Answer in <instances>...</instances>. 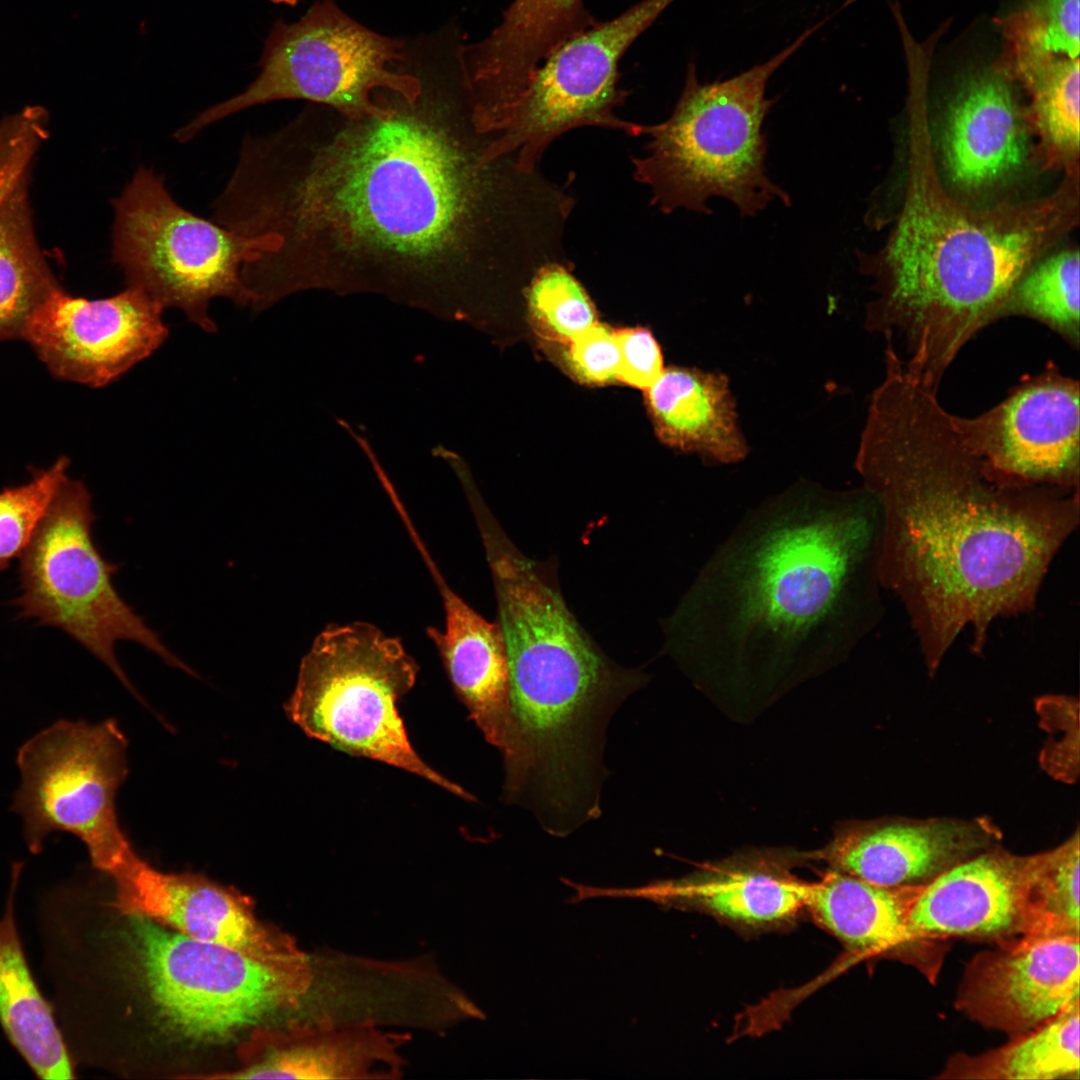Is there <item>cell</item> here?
<instances>
[{
	"instance_id": "cell-6",
	"label": "cell",
	"mask_w": 1080,
	"mask_h": 1080,
	"mask_svg": "<svg viewBox=\"0 0 1080 1080\" xmlns=\"http://www.w3.org/2000/svg\"><path fill=\"white\" fill-rule=\"evenodd\" d=\"M417 673L418 666L401 641L376 626L332 625L303 657L285 711L313 739L403 769L473 800L427 765L409 741L397 704L414 686Z\"/></svg>"
},
{
	"instance_id": "cell-3",
	"label": "cell",
	"mask_w": 1080,
	"mask_h": 1080,
	"mask_svg": "<svg viewBox=\"0 0 1080 1080\" xmlns=\"http://www.w3.org/2000/svg\"><path fill=\"white\" fill-rule=\"evenodd\" d=\"M880 512L863 486L799 480L747 512L662 621L702 681L774 685L842 659L880 615Z\"/></svg>"
},
{
	"instance_id": "cell-9",
	"label": "cell",
	"mask_w": 1080,
	"mask_h": 1080,
	"mask_svg": "<svg viewBox=\"0 0 1080 1080\" xmlns=\"http://www.w3.org/2000/svg\"><path fill=\"white\" fill-rule=\"evenodd\" d=\"M112 260L126 287L143 291L163 309L179 308L207 332L213 298L250 305L240 271L265 251L264 237L239 235L179 205L164 177L139 167L112 201Z\"/></svg>"
},
{
	"instance_id": "cell-14",
	"label": "cell",
	"mask_w": 1080,
	"mask_h": 1080,
	"mask_svg": "<svg viewBox=\"0 0 1080 1080\" xmlns=\"http://www.w3.org/2000/svg\"><path fill=\"white\" fill-rule=\"evenodd\" d=\"M163 311L133 287L97 300L58 289L29 318L22 336L55 375L98 387L162 345L169 334Z\"/></svg>"
},
{
	"instance_id": "cell-16",
	"label": "cell",
	"mask_w": 1080,
	"mask_h": 1080,
	"mask_svg": "<svg viewBox=\"0 0 1080 1080\" xmlns=\"http://www.w3.org/2000/svg\"><path fill=\"white\" fill-rule=\"evenodd\" d=\"M1079 938L1021 937L983 952L969 965L961 1010L1017 1037L1079 1003Z\"/></svg>"
},
{
	"instance_id": "cell-31",
	"label": "cell",
	"mask_w": 1080,
	"mask_h": 1080,
	"mask_svg": "<svg viewBox=\"0 0 1080 1080\" xmlns=\"http://www.w3.org/2000/svg\"><path fill=\"white\" fill-rule=\"evenodd\" d=\"M1079 265L1078 249L1038 260L1011 290L1000 318L1022 315L1038 320L1078 348Z\"/></svg>"
},
{
	"instance_id": "cell-36",
	"label": "cell",
	"mask_w": 1080,
	"mask_h": 1080,
	"mask_svg": "<svg viewBox=\"0 0 1080 1080\" xmlns=\"http://www.w3.org/2000/svg\"><path fill=\"white\" fill-rule=\"evenodd\" d=\"M558 347L563 367L578 382L606 385L617 381L620 357L614 329L597 322Z\"/></svg>"
},
{
	"instance_id": "cell-23",
	"label": "cell",
	"mask_w": 1080,
	"mask_h": 1080,
	"mask_svg": "<svg viewBox=\"0 0 1080 1080\" xmlns=\"http://www.w3.org/2000/svg\"><path fill=\"white\" fill-rule=\"evenodd\" d=\"M445 627L429 628L449 679L485 739L502 754L514 750L510 678L505 640L497 622H490L457 594L444 595Z\"/></svg>"
},
{
	"instance_id": "cell-24",
	"label": "cell",
	"mask_w": 1080,
	"mask_h": 1080,
	"mask_svg": "<svg viewBox=\"0 0 1080 1080\" xmlns=\"http://www.w3.org/2000/svg\"><path fill=\"white\" fill-rule=\"evenodd\" d=\"M644 392L655 434L663 444L712 464H734L748 455L727 375L672 366Z\"/></svg>"
},
{
	"instance_id": "cell-13",
	"label": "cell",
	"mask_w": 1080,
	"mask_h": 1080,
	"mask_svg": "<svg viewBox=\"0 0 1080 1080\" xmlns=\"http://www.w3.org/2000/svg\"><path fill=\"white\" fill-rule=\"evenodd\" d=\"M1080 387L1051 363L992 409L951 415L961 441L997 481L1079 489Z\"/></svg>"
},
{
	"instance_id": "cell-18",
	"label": "cell",
	"mask_w": 1080,
	"mask_h": 1080,
	"mask_svg": "<svg viewBox=\"0 0 1080 1080\" xmlns=\"http://www.w3.org/2000/svg\"><path fill=\"white\" fill-rule=\"evenodd\" d=\"M1028 857L986 849L922 885L908 912L911 940L973 936L1006 942L1019 935Z\"/></svg>"
},
{
	"instance_id": "cell-1",
	"label": "cell",
	"mask_w": 1080,
	"mask_h": 1080,
	"mask_svg": "<svg viewBox=\"0 0 1080 1080\" xmlns=\"http://www.w3.org/2000/svg\"><path fill=\"white\" fill-rule=\"evenodd\" d=\"M457 63L418 72L413 99L376 92L358 117L312 104L276 131L244 138L212 218L267 250L241 268L262 310L306 289L374 291L456 306L498 266L506 159L473 118Z\"/></svg>"
},
{
	"instance_id": "cell-19",
	"label": "cell",
	"mask_w": 1080,
	"mask_h": 1080,
	"mask_svg": "<svg viewBox=\"0 0 1080 1080\" xmlns=\"http://www.w3.org/2000/svg\"><path fill=\"white\" fill-rule=\"evenodd\" d=\"M998 67L968 75L948 107L942 134L943 162L951 182L981 192L1022 168L1028 147L1027 113Z\"/></svg>"
},
{
	"instance_id": "cell-34",
	"label": "cell",
	"mask_w": 1080,
	"mask_h": 1080,
	"mask_svg": "<svg viewBox=\"0 0 1080 1080\" xmlns=\"http://www.w3.org/2000/svg\"><path fill=\"white\" fill-rule=\"evenodd\" d=\"M68 466V460L61 457L48 469L34 472L29 482L0 491V572L29 544L55 493L68 478Z\"/></svg>"
},
{
	"instance_id": "cell-4",
	"label": "cell",
	"mask_w": 1080,
	"mask_h": 1080,
	"mask_svg": "<svg viewBox=\"0 0 1080 1080\" xmlns=\"http://www.w3.org/2000/svg\"><path fill=\"white\" fill-rule=\"evenodd\" d=\"M926 90L910 89L903 203L882 249L859 254L876 297L866 327L883 333L905 367L937 390L945 370L981 329L1000 319L1018 280L1079 223V168L1041 198L974 207L937 173Z\"/></svg>"
},
{
	"instance_id": "cell-39",
	"label": "cell",
	"mask_w": 1080,
	"mask_h": 1080,
	"mask_svg": "<svg viewBox=\"0 0 1080 1080\" xmlns=\"http://www.w3.org/2000/svg\"><path fill=\"white\" fill-rule=\"evenodd\" d=\"M269 1H271V2H273V3H278V4H287V5H292V6H294V5H296V4H297V3H298V2L300 1V0H269Z\"/></svg>"
},
{
	"instance_id": "cell-37",
	"label": "cell",
	"mask_w": 1080,
	"mask_h": 1080,
	"mask_svg": "<svg viewBox=\"0 0 1080 1080\" xmlns=\"http://www.w3.org/2000/svg\"><path fill=\"white\" fill-rule=\"evenodd\" d=\"M43 111L29 108L0 125V208L25 178L31 160L46 138Z\"/></svg>"
},
{
	"instance_id": "cell-12",
	"label": "cell",
	"mask_w": 1080,
	"mask_h": 1080,
	"mask_svg": "<svg viewBox=\"0 0 1080 1080\" xmlns=\"http://www.w3.org/2000/svg\"><path fill=\"white\" fill-rule=\"evenodd\" d=\"M674 1H638L558 46L490 126L491 156L501 159L515 154L516 170L530 174L551 141L573 128L599 126L631 136L644 134V125L615 114L627 97L618 85L619 63L632 43Z\"/></svg>"
},
{
	"instance_id": "cell-26",
	"label": "cell",
	"mask_w": 1080,
	"mask_h": 1080,
	"mask_svg": "<svg viewBox=\"0 0 1080 1080\" xmlns=\"http://www.w3.org/2000/svg\"><path fill=\"white\" fill-rule=\"evenodd\" d=\"M921 886L884 887L832 870L808 883L805 906L850 949L863 955L888 953L914 943L907 918Z\"/></svg>"
},
{
	"instance_id": "cell-29",
	"label": "cell",
	"mask_w": 1080,
	"mask_h": 1080,
	"mask_svg": "<svg viewBox=\"0 0 1080 1080\" xmlns=\"http://www.w3.org/2000/svg\"><path fill=\"white\" fill-rule=\"evenodd\" d=\"M1079 58L1056 59L1018 77L1031 102L1027 117L1048 167L1079 166Z\"/></svg>"
},
{
	"instance_id": "cell-27",
	"label": "cell",
	"mask_w": 1080,
	"mask_h": 1080,
	"mask_svg": "<svg viewBox=\"0 0 1080 1080\" xmlns=\"http://www.w3.org/2000/svg\"><path fill=\"white\" fill-rule=\"evenodd\" d=\"M1079 1003L1011 1043L979 1056H957L941 1077L1079 1079Z\"/></svg>"
},
{
	"instance_id": "cell-2",
	"label": "cell",
	"mask_w": 1080,
	"mask_h": 1080,
	"mask_svg": "<svg viewBox=\"0 0 1080 1080\" xmlns=\"http://www.w3.org/2000/svg\"><path fill=\"white\" fill-rule=\"evenodd\" d=\"M937 390L885 352L855 468L880 512L878 579L897 596L929 675L966 628L1034 609L1080 520L1079 489L997 481L961 441Z\"/></svg>"
},
{
	"instance_id": "cell-15",
	"label": "cell",
	"mask_w": 1080,
	"mask_h": 1080,
	"mask_svg": "<svg viewBox=\"0 0 1080 1080\" xmlns=\"http://www.w3.org/2000/svg\"><path fill=\"white\" fill-rule=\"evenodd\" d=\"M111 879V906L121 915L148 918L268 963L310 960L291 936L258 920L247 899L201 875L164 873L136 855Z\"/></svg>"
},
{
	"instance_id": "cell-22",
	"label": "cell",
	"mask_w": 1080,
	"mask_h": 1080,
	"mask_svg": "<svg viewBox=\"0 0 1080 1080\" xmlns=\"http://www.w3.org/2000/svg\"><path fill=\"white\" fill-rule=\"evenodd\" d=\"M785 864L778 856L750 855L682 879L641 888L600 889V894L695 906L730 921L764 925L791 918L805 907L808 883L789 872Z\"/></svg>"
},
{
	"instance_id": "cell-30",
	"label": "cell",
	"mask_w": 1080,
	"mask_h": 1080,
	"mask_svg": "<svg viewBox=\"0 0 1080 1080\" xmlns=\"http://www.w3.org/2000/svg\"><path fill=\"white\" fill-rule=\"evenodd\" d=\"M1079 833L1028 857L1022 937L1079 938Z\"/></svg>"
},
{
	"instance_id": "cell-28",
	"label": "cell",
	"mask_w": 1080,
	"mask_h": 1080,
	"mask_svg": "<svg viewBox=\"0 0 1080 1080\" xmlns=\"http://www.w3.org/2000/svg\"><path fill=\"white\" fill-rule=\"evenodd\" d=\"M25 178L0 208V339L22 336L33 313L58 289L37 246Z\"/></svg>"
},
{
	"instance_id": "cell-25",
	"label": "cell",
	"mask_w": 1080,
	"mask_h": 1080,
	"mask_svg": "<svg viewBox=\"0 0 1080 1080\" xmlns=\"http://www.w3.org/2000/svg\"><path fill=\"white\" fill-rule=\"evenodd\" d=\"M22 867L13 864L0 916V1026L37 1077L71 1079L74 1067L62 1030L38 988L20 940L15 902Z\"/></svg>"
},
{
	"instance_id": "cell-20",
	"label": "cell",
	"mask_w": 1080,
	"mask_h": 1080,
	"mask_svg": "<svg viewBox=\"0 0 1080 1080\" xmlns=\"http://www.w3.org/2000/svg\"><path fill=\"white\" fill-rule=\"evenodd\" d=\"M267 1051L238 1071L209 1079H398L406 1063L400 1053L409 1041L370 1020L338 1024L322 1020L270 1036Z\"/></svg>"
},
{
	"instance_id": "cell-35",
	"label": "cell",
	"mask_w": 1080,
	"mask_h": 1080,
	"mask_svg": "<svg viewBox=\"0 0 1080 1080\" xmlns=\"http://www.w3.org/2000/svg\"><path fill=\"white\" fill-rule=\"evenodd\" d=\"M1041 726L1050 738L1040 763L1051 776L1073 783L1079 773L1078 701L1067 696L1041 697L1036 703Z\"/></svg>"
},
{
	"instance_id": "cell-33",
	"label": "cell",
	"mask_w": 1080,
	"mask_h": 1080,
	"mask_svg": "<svg viewBox=\"0 0 1080 1080\" xmlns=\"http://www.w3.org/2000/svg\"><path fill=\"white\" fill-rule=\"evenodd\" d=\"M526 299L532 329L550 344L564 345L598 322L595 306L583 286L557 263L537 270Z\"/></svg>"
},
{
	"instance_id": "cell-7",
	"label": "cell",
	"mask_w": 1080,
	"mask_h": 1080,
	"mask_svg": "<svg viewBox=\"0 0 1080 1080\" xmlns=\"http://www.w3.org/2000/svg\"><path fill=\"white\" fill-rule=\"evenodd\" d=\"M86 486L68 478L55 493L21 554L18 616L57 627L105 664L137 699L115 654L118 641H133L165 662L195 675L122 599L113 584L119 565L108 562L92 536L96 520Z\"/></svg>"
},
{
	"instance_id": "cell-10",
	"label": "cell",
	"mask_w": 1080,
	"mask_h": 1080,
	"mask_svg": "<svg viewBox=\"0 0 1080 1080\" xmlns=\"http://www.w3.org/2000/svg\"><path fill=\"white\" fill-rule=\"evenodd\" d=\"M404 59V42L364 27L332 0L318 1L297 22L274 24L260 73L243 92L199 113L173 137L188 142L238 111L285 99L307 100L349 117L373 113L380 89L410 99L421 92L418 72L391 70L393 62Z\"/></svg>"
},
{
	"instance_id": "cell-8",
	"label": "cell",
	"mask_w": 1080,
	"mask_h": 1080,
	"mask_svg": "<svg viewBox=\"0 0 1080 1080\" xmlns=\"http://www.w3.org/2000/svg\"><path fill=\"white\" fill-rule=\"evenodd\" d=\"M128 918L145 989L165 1023L185 1038L232 1039L297 1009L312 987L311 961L268 963L148 918Z\"/></svg>"
},
{
	"instance_id": "cell-32",
	"label": "cell",
	"mask_w": 1080,
	"mask_h": 1080,
	"mask_svg": "<svg viewBox=\"0 0 1080 1080\" xmlns=\"http://www.w3.org/2000/svg\"><path fill=\"white\" fill-rule=\"evenodd\" d=\"M1079 8V0H1031L1009 16L1004 30L1010 64L1002 66L1008 76L1056 59H1078Z\"/></svg>"
},
{
	"instance_id": "cell-11",
	"label": "cell",
	"mask_w": 1080,
	"mask_h": 1080,
	"mask_svg": "<svg viewBox=\"0 0 1080 1080\" xmlns=\"http://www.w3.org/2000/svg\"><path fill=\"white\" fill-rule=\"evenodd\" d=\"M127 740L116 721L59 720L18 750L21 785L12 810L23 819L28 849L38 854L54 832L82 841L108 877L137 853L118 822L115 797L128 774Z\"/></svg>"
},
{
	"instance_id": "cell-21",
	"label": "cell",
	"mask_w": 1080,
	"mask_h": 1080,
	"mask_svg": "<svg viewBox=\"0 0 1080 1080\" xmlns=\"http://www.w3.org/2000/svg\"><path fill=\"white\" fill-rule=\"evenodd\" d=\"M596 22L584 0H513L485 39L462 48L473 89L491 104L511 103L551 52Z\"/></svg>"
},
{
	"instance_id": "cell-17",
	"label": "cell",
	"mask_w": 1080,
	"mask_h": 1080,
	"mask_svg": "<svg viewBox=\"0 0 1080 1080\" xmlns=\"http://www.w3.org/2000/svg\"><path fill=\"white\" fill-rule=\"evenodd\" d=\"M997 832L984 819L856 822L842 826L816 855L833 870L876 885H924L986 850Z\"/></svg>"
},
{
	"instance_id": "cell-5",
	"label": "cell",
	"mask_w": 1080,
	"mask_h": 1080,
	"mask_svg": "<svg viewBox=\"0 0 1080 1080\" xmlns=\"http://www.w3.org/2000/svg\"><path fill=\"white\" fill-rule=\"evenodd\" d=\"M830 17L804 31L767 61L729 79L701 83L694 63L671 116L645 126L647 154L633 158L634 176L652 192L663 213L685 209L711 215L712 198L731 202L740 217H755L791 197L768 174L763 131L776 98L766 97L772 75Z\"/></svg>"
},
{
	"instance_id": "cell-38",
	"label": "cell",
	"mask_w": 1080,
	"mask_h": 1080,
	"mask_svg": "<svg viewBox=\"0 0 1080 1080\" xmlns=\"http://www.w3.org/2000/svg\"><path fill=\"white\" fill-rule=\"evenodd\" d=\"M619 349L617 381L646 390L664 371L661 348L643 327L614 329Z\"/></svg>"
}]
</instances>
